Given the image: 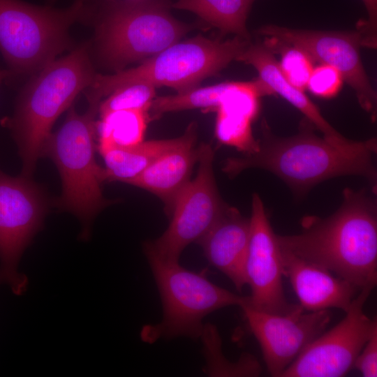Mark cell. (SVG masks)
Masks as SVG:
<instances>
[{"label":"cell","mask_w":377,"mask_h":377,"mask_svg":"<svg viewBox=\"0 0 377 377\" xmlns=\"http://www.w3.org/2000/svg\"><path fill=\"white\" fill-rule=\"evenodd\" d=\"M249 237V219L228 205L197 242L209 264L225 274L239 291L247 285L245 265Z\"/></svg>","instance_id":"cell-16"},{"label":"cell","mask_w":377,"mask_h":377,"mask_svg":"<svg viewBox=\"0 0 377 377\" xmlns=\"http://www.w3.org/2000/svg\"><path fill=\"white\" fill-rule=\"evenodd\" d=\"M367 13L366 20L357 22L362 47L376 48L377 45V0H362Z\"/></svg>","instance_id":"cell-28"},{"label":"cell","mask_w":377,"mask_h":377,"mask_svg":"<svg viewBox=\"0 0 377 377\" xmlns=\"http://www.w3.org/2000/svg\"><path fill=\"white\" fill-rule=\"evenodd\" d=\"M271 50L276 49L281 59L279 69L284 77L296 88L304 91L314 68V60L303 49L265 38L264 42Z\"/></svg>","instance_id":"cell-25"},{"label":"cell","mask_w":377,"mask_h":377,"mask_svg":"<svg viewBox=\"0 0 377 377\" xmlns=\"http://www.w3.org/2000/svg\"><path fill=\"white\" fill-rule=\"evenodd\" d=\"M343 78L335 68L320 64L313 68L308 81L306 89L315 96L332 98L340 91Z\"/></svg>","instance_id":"cell-27"},{"label":"cell","mask_w":377,"mask_h":377,"mask_svg":"<svg viewBox=\"0 0 377 377\" xmlns=\"http://www.w3.org/2000/svg\"><path fill=\"white\" fill-rule=\"evenodd\" d=\"M156 283L163 306L162 320L145 325L141 331L143 341L154 343L159 339L200 337L203 318L228 306L240 305L242 297L210 281L203 273L181 266L179 262L163 260L145 252Z\"/></svg>","instance_id":"cell-8"},{"label":"cell","mask_w":377,"mask_h":377,"mask_svg":"<svg viewBox=\"0 0 377 377\" xmlns=\"http://www.w3.org/2000/svg\"><path fill=\"white\" fill-rule=\"evenodd\" d=\"M240 305L249 327L260 346L267 369L280 377L303 350L321 334L330 321L328 310L304 312L300 305L285 314Z\"/></svg>","instance_id":"cell-13"},{"label":"cell","mask_w":377,"mask_h":377,"mask_svg":"<svg viewBox=\"0 0 377 377\" xmlns=\"http://www.w3.org/2000/svg\"><path fill=\"white\" fill-rule=\"evenodd\" d=\"M184 133V139L179 145L161 155L127 183L158 197L168 215L178 194L189 182L192 168L198 161L195 123H191Z\"/></svg>","instance_id":"cell-19"},{"label":"cell","mask_w":377,"mask_h":377,"mask_svg":"<svg viewBox=\"0 0 377 377\" xmlns=\"http://www.w3.org/2000/svg\"><path fill=\"white\" fill-rule=\"evenodd\" d=\"M156 88L153 84L145 82L133 83L121 87L101 101L98 105V113L103 115L123 110L148 112L156 97Z\"/></svg>","instance_id":"cell-26"},{"label":"cell","mask_w":377,"mask_h":377,"mask_svg":"<svg viewBox=\"0 0 377 377\" xmlns=\"http://www.w3.org/2000/svg\"><path fill=\"white\" fill-rule=\"evenodd\" d=\"M314 128L306 119L296 135L281 138L273 134L263 121L258 150L228 158L222 170L233 177L249 168L263 169L279 177L300 196L323 181L342 176H362L376 186V138L360 141L353 148H341L318 136Z\"/></svg>","instance_id":"cell-2"},{"label":"cell","mask_w":377,"mask_h":377,"mask_svg":"<svg viewBox=\"0 0 377 377\" xmlns=\"http://www.w3.org/2000/svg\"><path fill=\"white\" fill-rule=\"evenodd\" d=\"M258 33L265 38L300 47L314 61L335 68L355 92L362 108L370 114L372 120H376L377 95L362 61V40L356 30L320 31L267 24L260 27Z\"/></svg>","instance_id":"cell-12"},{"label":"cell","mask_w":377,"mask_h":377,"mask_svg":"<svg viewBox=\"0 0 377 377\" xmlns=\"http://www.w3.org/2000/svg\"><path fill=\"white\" fill-rule=\"evenodd\" d=\"M374 288L360 290L345 317L311 341L280 377H341L354 365L362 348L377 328L363 307Z\"/></svg>","instance_id":"cell-11"},{"label":"cell","mask_w":377,"mask_h":377,"mask_svg":"<svg viewBox=\"0 0 377 377\" xmlns=\"http://www.w3.org/2000/svg\"><path fill=\"white\" fill-rule=\"evenodd\" d=\"M10 77V72L7 70L0 68V84L3 80H8Z\"/></svg>","instance_id":"cell-30"},{"label":"cell","mask_w":377,"mask_h":377,"mask_svg":"<svg viewBox=\"0 0 377 377\" xmlns=\"http://www.w3.org/2000/svg\"><path fill=\"white\" fill-rule=\"evenodd\" d=\"M88 43L56 59L36 74L17 98L11 117L2 119L22 160L21 175L31 178L57 118L91 84L96 73Z\"/></svg>","instance_id":"cell-3"},{"label":"cell","mask_w":377,"mask_h":377,"mask_svg":"<svg viewBox=\"0 0 377 377\" xmlns=\"http://www.w3.org/2000/svg\"><path fill=\"white\" fill-rule=\"evenodd\" d=\"M170 8V0H108L98 9L91 5L102 61L117 72L179 41L191 27L175 18Z\"/></svg>","instance_id":"cell-5"},{"label":"cell","mask_w":377,"mask_h":377,"mask_svg":"<svg viewBox=\"0 0 377 377\" xmlns=\"http://www.w3.org/2000/svg\"><path fill=\"white\" fill-rule=\"evenodd\" d=\"M250 237L246 260L247 285L251 295L247 303L253 308L272 313L285 314L297 305L286 299L281 251L277 235L269 223L263 202L258 193L251 200Z\"/></svg>","instance_id":"cell-14"},{"label":"cell","mask_w":377,"mask_h":377,"mask_svg":"<svg viewBox=\"0 0 377 377\" xmlns=\"http://www.w3.org/2000/svg\"><path fill=\"white\" fill-rule=\"evenodd\" d=\"M56 1V0H50V1Z\"/></svg>","instance_id":"cell-31"},{"label":"cell","mask_w":377,"mask_h":377,"mask_svg":"<svg viewBox=\"0 0 377 377\" xmlns=\"http://www.w3.org/2000/svg\"><path fill=\"white\" fill-rule=\"evenodd\" d=\"M353 367L364 377L377 376V328L357 356Z\"/></svg>","instance_id":"cell-29"},{"label":"cell","mask_w":377,"mask_h":377,"mask_svg":"<svg viewBox=\"0 0 377 377\" xmlns=\"http://www.w3.org/2000/svg\"><path fill=\"white\" fill-rule=\"evenodd\" d=\"M89 13L90 0H75L64 9L0 0V52L9 79L34 75L69 50L70 27Z\"/></svg>","instance_id":"cell-6"},{"label":"cell","mask_w":377,"mask_h":377,"mask_svg":"<svg viewBox=\"0 0 377 377\" xmlns=\"http://www.w3.org/2000/svg\"><path fill=\"white\" fill-rule=\"evenodd\" d=\"M198 150V168L176 198L168 228L157 239L144 244L149 252L168 262H179L184 249L198 242L219 219L226 205L219 193L213 170L214 151L202 143Z\"/></svg>","instance_id":"cell-9"},{"label":"cell","mask_w":377,"mask_h":377,"mask_svg":"<svg viewBox=\"0 0 377 377\" xmlns=\"http://www.w3.org/2000/svg\"><path fill=\"white\" fill-rule=\"evenodd\" d=\"M255 0H177L175 9L190 11L223 34L250 40L246 20Z\"/></svg>","instance_id":"cell-21"},{"label":"cell","mask_w":377,"mask_h":377,"mask_svg":"<svg viewBox=\"0 0 377 377\" xmlns=\"http://www.w3.org/2000/svg\"><path fill=\"white\" fill-rule=\"evenodd\" d=\"M98 113V107L88 106L79 114L71 105L61 127L50 135L43 153L55 163L61 176L62 193L57 206L80 220L85 238L94 218L114 202L103 195L105 168L96 160Z\"/></svg>","instance_id":"cell-7"},{"label":"cell","mask_w":377,"mask_h":377,"mask_svg":"<svg viewBox=\"0 0 377 377\" xmlns=\"http://www.w3.org/2000/svg\"><path fill=\"white\" fill-rule=\"evenodd\" d=\"M96 121L98 151L110 147H126L143 141L148 112L123 110L100 115Z\"/></svg>","instance_id":"cell-22"},{"label":"cell","mask_w":377,"mask_h":377,"mask_svg":"<svg viewBox=\"0 0 377 377\" xmlns=\"http://www.w3.org/2000/svg\"><path fill=\"white\" fill-rule=\"evenodd\" d=\"M236 61L251 65L258 74V80L271 94H278L300 111L323 137L341 148H352L355 141L343 137L325 119L318 108L304 91L291 84L281 73L274 52L265 43H250Z\"/></svg>","instance_id":"cell-18"},{"label":"cell","mask_w":377,"mask_h":377,"mask_svg":"<svg viewBox=\"0 0 377 377\" xmlns=\"http://www.w3.org/2000/svg\"><path fill=\"white\" fill-rule=\"evenodd\" d=\"M206 360L205 373L210 376H258L261 367L249 353L243 354L237 362L226 358L221 350V340L215 326L204 325L200 337Z\"/></svg>","instance_id":"cell-23"},{"label":"cell","mask_w":377,"mask_h":377,"mask_svg":"<svg viewBox=\"0 0 377 377\" xmlns=\"http://www.w3.org/2000/svg\"><path fill=\"white\" fill-rule=\"evenodd\" d=\"M48 207L47 195L31 178L0 170V284L17 295L27 286V277L18 271L20 258L42 228Z\"/></svg>","instance_id":"cell-10"},{"label":"cell","mask_w":377,"mask_h":377,"mask_svg":"<svg viewBox=\"0 0 377 377\" xmlns=\"http://www.w3.org/2000/svg\"><path fill=\"white\" fill-rule=\"evenodd\" d=\"M341 207L331 216H307L302 230L278 235L280 248L318 265L359 289L377 281L376 204L364 191L346 188Z\"/></svg>","instance_id":"cell-1"},{"label":"cell","mask_w":377,"mask_h":377,"mask_svg":"<svg viewBox=\"0 0 377 377\" xmlns=\"http://www.w3.org/2000/svg\"><path fill=\"white\" fill-rule=\"evenodd\" d=\"M250 43L249 40L237 36L226 40L202 36L179 40L138 66L111 75L96 74L84 91L88 105H99L115 89L133 83L170 87L177 93L190 90L205 79L217 75L237 60Z\"/></svg>","instance_id":"cell-4"},{"label":"cell","mask_w":377,"mask_h":377,"mask_svg":"<svg viewBox=\"0 0 377 377\" xmlns=\"http://www.w3.org/2000/svg\"><path fill=\"white\" fill-rule=\"evenodd\" d=\"M283 275L289 279L305 311L350 309L360 289L328 269L281 249Z\"/></svg>","instance_id":"cell-15"},{"label":"cell","mask_w":377,"mask_h":377,"mask_svg":"<svg viewBox=\"0 0 377 377\" xmlns=\"http://www.w3.org/2000/svg\"><path fill=\"white\" fill-rule=\"evenodd\" d=\"M233 83L234 81H231L206 87L198 86L182 93L155 97L149 110L154 117L192 109L214 111Z\"/></svg>","instance_id":"cell-24"},{"label":"cell","mask_w":377,"mask_h":377,"mask_svg":"<svg viewBox=\"0 0 377 377\" xmlns=\"http://www.w3.org/2000/svg\"><path fill=\"white\" fill-rule=\"evenodd\" d=\"M184 133L175 138L151 140L126 147L99 151L105 165V181L128 183L141 174L161 155L179 145Z\"/></svg>","instance_id":"cell-20"},{"label":"cell","mask_w":377,"mask_h":377,"mask_svg":"<svg viewBox=\"0 0 377 377\" xmlns=\"http://www.w3.org/2000/svg\"><path fill=\"white\" fill-rule=\"evenodd\" d=\"M268 93L256 78L252 81H234L216 112L215 135L223 145L236 148L244 154L258 150V141L253 135L252 124L260 110V99Z\"/></svg>","instance_id":"cell-17"}]
</instances>
